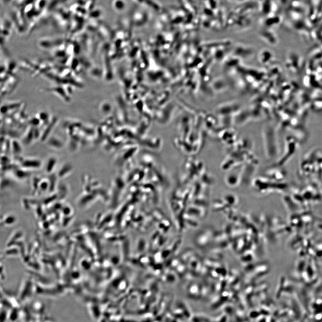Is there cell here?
<instances>
[{"label":"cell","mask_w":322,"mask_h":322,"mask_svg":"<svg viewBox=\"0 0 322 322\" xmlns=\"http://www.w3.org/2000/svg\"><path fill=\"white\" fill-rule=\"evenodd\" d=\"M23 165L27 167H38L40 166V163L38 161L27 160L24 162Z\"/></svg>","instance_id":"6da1fadb"}]
</instances>
